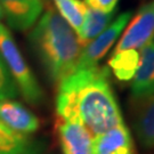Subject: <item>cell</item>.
I'll use <instances>...</instances> for the list:
<instances>
[{"label": "cell", "mask_w": 154, "mask_h": 154, "mask_svg": "<svg viewBox=\"0 0 154 154\" xmlns=\"http://www.w3.org/2000/svg\"><path fill=\"white\" fill-rule=\"evenodd\" d=\"M57 87V118L81 123L94 137L123 123L109 67L74 70Z\"/></svg>", "instance_id": "6da1fadb"}, {"label": "cell", "mask_w": 154, "mask_h": 154, "mask_svg": "<svg viewBox=\"0 0 154 154\" xmlns=\"http://www.w3.org/2000/svg\"><path fill=\"white\" fill-rule=\"evenodd\" d=\"M39 60L49 79L58 86L77 66L82 46L75 31L54 9H47L30 33Z\"/></svg>", "instance_id": "7a4b0ae2"}, {"label": "cell", "mask_w": 154, "mask_h": 154, "mask_svg": "<svg viewBox=\"0 0 154 154\" xmlns=\"http://www.w3.org/2000/svg\"><path fill=\"white\" fill-rule=\"evenodd\" d=\"M0 55L7 65L18 93L30 104L37 105L44 98V91L18 49L11 31L0 23Z\"/></svg>", "instance_id": "3957f363"}, {"label": "cell", "mask_w": 154, "mask_h": 154, "mask_svg": "<svg viewBox=\"0 0 154 154\" xmlns=\"http://www.w3.org/2000/svg\"><path fill=\"white\" fill-rule=\"evenodd\" d=\"M132 13L127 11L120 14L116 20L105 29L102 33H99L96 38L91 40L88 45H86L81 50L79 56L77 66L74 70L87 69L98 65V62L105 56V54L111 49L112 45L116 41L130 21Z\"/></svg>", "instance_id": "277c9868"}, {"label": "cell", "mask_w": 154, "mask_h": 154, "mask_svg": "<svg viewBox=\"0 0 154 154\" xmlns=\"http://www.w3.org/2000/svg\"><path fill=\"white\" fill-rule=\"evenodd\" d=\"M154 39V0L139 8L130 18L119 39L114 51L125 49H142Z\"/></svg>", "instance_id": "5b68a950"}, {"label": "cell", "mask_w": 154, "mask_h": 154, "mask_svg": "<svg viewBox=\"0 0 154 154\" xmlns=\"http://www.w3.org/2000/svg\"><path fill=\"white\" fill-rule=\"evenodd\" d=\"M154 96V40L140 49L137 71L132 78L131 102L135 106Z\"/></svg>", "instance_id": "8992f818"}, {"label": "cell", "mask_w": 154, "mask_h": 154, "mask_svg": "<svg viewBox=\"0 0 154 154\" xmlns=\"http://www.w3.org/2000/svg\"><path fill=\"white\" fill-rule=\"evenodd\" d=\"M2 16L14 30L32 28L44 11L42 0H0Z\"/></svg>", "instance_id": "52a82bcc"}, {"label": "cell", "mask_w": 154, "mask_h": 154, "mask_svg": "<svg viewBox=\"0 0 154 154\" xmlns=\"http://www.w3.org/2000/svg\"><path fill=\"white\" fill-rule=\"evenodd\" d=\"M56 131L63 154H93L94 136L81 123L57 118Z\"/></svg>", "instance_id": "ba28073f"}, {"label": "cell", "mask_w": 154, "mask_h": 154, "mask_svg": "<svg viewBox=\"0 0 154 154\" xmlns=\"http://www.w3.org/2000/svg\"><path fill=\"white\" fill-rule=\"evenodd\" d=\"M0 121L22 135L33 134L40 127L38 118L23 104L13 99L0 102Z\"/></svg>", "instance_id": "9c48e42d"}, {"label": "cell", "mask_w": 154, "mask_h": 154, "mask_svg": "<svg viewBox=\"0 0 154 154\" xmlns=\"http://www.w3.org/2000/svg\"><path fill=\"white\" fill-rule=\"evenodd\" d=\"M93 154H135L131 135L125 122L95 136Z\"/></svg>", "instance_id": "30bf717a"}, {"label": "cell", "mask_w": 154, "mask_h": 154, "mask_svg": "<svg viewBox=\"0 0 154 154\" xmlns=\"http://www.w3.org/2000/svg\"><path fill=\"white\" fill-rule=\"evenodd\" d=\"M132 128L144 149H154V96L136 106Z\"/></svg>", "instance_id": "8fae6325"}, {"label": "cell", "mask_w": 154, "mask_h": 154, "mask_svg": "<svg viewBox=\"0 0 154 154\" xmlns=\"http://www.w3.org/2000/svg\"><path fill=\"white\" fill-rule=\"evenodd\" d=\"M114 15H116V11H111V13H103V11H96L87 6L82 29L78 34V38L82 48L110 25L113 21Z\"/></svg>", "instance_id": "7c38bea8"}, {"label": "cell", "mask_w": 154, "mask_h": 154, "mask_svg": "<svg viewBox=\"0 0 154 154\" xmlns=\"http://www.w3.org/2000/svg\"><path fill=\"white\" fill-rule=\"evenodd\" d=\"M139 63V51L125 49L114 51L109 60V66L118 80L127 82L132 80Z\"/></svg>", "instance_id": "4fadbf2b"}, {"label": "cell", "mask_w": 154, "mask_h": 154, "mask_svg": "<svg viewBox=\"0 0 154 154\" xmlns=\"http://www.w3.org/2000/svg\"><path fill=\"white\" fill-rule=\"evenodd\" d=\"M0 154H35L25 135L11 130L0 121Z\"/></svg>", "instance_id": "5bb4252c"}, {"label": "cell", "mask_w": 154, "mask_h": 154, "mask_svg": "<svg viewBox=\"0 0 154 154\" xmlns=\"http://www.w3.org/2000/svg\"><path fill=\"white\" fill-rule=\"evenodd\" d=\"M56 6L57 13L63 17L77 34L80 33L82 29L87 5L80 0H53Z\"/></svg>", "instance_id": "9a60e30c"}, {"label": "cell", "mask_w": 154, "mask_h": 154, "mask_svg": "<svg viewBox=\"0 0 154 154\" xmlns=\"http://www.w3.org/2000/svg\"><path fill=\"white\" fill-rule=\"evenodd\" d=\"M18 89L14 79L7 69V65L0 55V102L14 99L18 96Z\"/></svg>", "instance_id": "2e32d148"}, {"label": "cell", "mask_w": 154, "mask_h": 154, "mask_svg": "<svg viewBox=\"0 0 154 154\" xmlns=\"http://www.w3.org/2000/svg\"><path fill=\"white\" fill-rule=\"evenodd\" d=\"M119 0H85V4L96 11L103 13H111L116 11Z\"/></svg>", "instance_id": "e0dca14e"}, {"label": "cell", "mask_w": 154, "mask_h": 154, "mask_svg": "<svg viewBox=\"0 0 154 154\" xmlns=\"http://www.w3.org/2000/svg\"><path fill=\"white\" fill-rule=\"evenodd\" d=\"M1 17H2V11H1V7H0V20H1Z\"/></svg>", "instance_id": "ac0fdd59"}]
</instances>
